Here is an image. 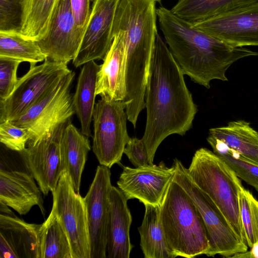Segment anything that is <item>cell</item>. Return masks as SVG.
Segmentation results:
<instances>
[{
	"label": "cell",
	"mask_w": 258,
	"mask_h": 258,
	"mask_svg": "<svg viewBox=\"0 0 258 258\" xmlns=\"http://www.w3.org/2000/svg\"><path fill=\"white\" fill-rule=\"evenodd\" d=\"M184 74L158 34L145 94L146 123L142 138L153 164L156 152L167 137L184 135L192 127L198 106L186 85Z\"/></svg>",
	"instance_id": "1"
},
{
	"label": "cell",
	"mask_w": 258,
	"mask_h": 258,
	"mask_svg": "<svg viewBox=\"0 0 258 258\" xmlns=\"http://www.w3.org/2000/svg\"><path fill=\"white\" fill-rule=\"evenodd\" d=\"M168 48L181 68L195 83L207 89L213 80L227 81L226 73L236 61L258 52L232 46L195 27L160 7L156 10Z\"/></svg>",
	"instance_id": "2"
},
{
	"label": "cell",
	"mask_w": 258,
	"mask_h": 258,
	"mask_svg": "<svg viewBox=\"0 0 258 258\" xmlns=\"http://www.w3.org/2000/svg\"><path fill=\"white\" fill-rule=\"evenodd\" d=\"M154 0H119L112 35L121 34L125 51L126 97L144 99L155 42L158 35Z\"/></svg>",
	"instance_id": "3"
},
{
	"label": "cell",
	"mask_w": 258,
	"mask_h": 258,
	"mask_svg": "<svg viewBox=\"0 0 258 258\" xmlns=\"http://www.w3.org/2000/svg\"><path fill=\"white\" fill-rule=\"evenodd\" d=\"M159 215L166 240L176 256L206 255L210 244L202 217L188 195L173 178Z\"/></svg>",
	"instance_id": "4"
},
{
	"label": "cell",
	"mask_w": 258,
	"mask_h": 258,
	"mask_svg": "<svg viewBox=\"0 0 258 258\" xmlns=\"http://www.w3.org/2000/svg\"><path fill=\"white\" fill-rule=\"evenodd\" d=\"M192 181L219 208L240 239L244 237L239 208V192L243 187L227 164L211 150H197L187 168Z\"/></svg>",
	"instance_id": "5"
},
{
	"label": "cell",
	"mask_w": 258,
	"mask_h": 258,
	"mask_svg": "<svg viewBox=\"0 0 258 258\" xmlns=\"http://www.w3.org/2000/svg\"><path fill=\"white\" fill-rule=\"evenodd\" d=\"M173 166L175 169L173 180L188 195L205 224L210 244L206 255L230 257L236 253L247 251V245L238 236L219 208L192 181L187 168L177 159L174 160Z\"/></svg>",
	"instance_id": "6"
},
{
	"label": "cell",
	"mask_w": 258,
	"mask_h": 258,
	"mask_svg": "<svg viewBox=\"0 0 258 258\" xmlns=\"http://www.w3.org/2000/svg\"><path fill=\"white\" fill-rule=\"evenodd\" d=\"M75 78L72 71L49 89L21 116L10 122L28 130L33 145L49 136L76 114L71 89Z\"/></svg>",
	"instance_id": "7"
},
{
	"label": "cell",
	"mask_w": 258,
	"mask_h": 258,
	"mask_svg": "<svg viewBox=\"0 0 258 258\" xmlns=\"http://www.w3.org/2000/svg\"><path fill=\"white\" fill-rule=\"evenodd\" d=\"M126 104L106 97L95 103L93 112V151L100 165L110 168L120 163L130 139Z\"/></svg>",
	"instance_id": "8"
},
{
	"label": "cell",
	"mask_w": 258,
	"mask_h": 258,
	"mask_svg": "<svg viewBox=\"0 0 258 258\" xmlns=\"http://www.w3.org/2000/svg\"><path fill=\"white\" fill-rule=\"evenodd\" d=\"M72 71L68 64L45 59L42 64H30L10 95L0 101V122L21 116L62 78Z\"/></svg>",
	"instance_id": "9"
},
{
	"label": "cell",
	"mask_w": 258,
	"mask_h": 258,
	"mask_svg": "<svg viewBox=\"0 0 258 258\" xmlns=\"http://www.w3.org/2000/svg\"><path fill=\"white\" fill-rule=\"evenodd\" d=\"M51 210L57 216L68 236L73 258H90L87 210L84 198L77 193L69 173L63 171L51 192Z\"/></svg>",
	"instance_id": "10"
},
{
	"label": "cell",
	"mask_w": 258,
	"mask_h": 258,
	"mask_svg": "<svg viewBox=\"0 0 258 258\" xmlns=\"http://www.w3.org/2000/svg\"><path fill=\"white\" fill-rule=\"evenodd\" d=\"M35 180L20 154L17 160L1 154L0 202L21 215L38 206L44 215L42 192Z\"/></svg>",
	"instance_id": "11"
},
{
	"label": "cell",
	"mask_w": 258,
	"mask_h": 258,
	"mask_svg": "<svg viewBox=\"0 0 258 258\" xmlns=\"http://www.w3.org/2000/svg\"><path fill=\"white\" fill-rule=\"evenodd\" d=\"M110 168L98 166L93 181L84 198L87 215L90 258H106L110 214Z\"/></svg>",
	"instance_id": "12"
},
{
	"label": "cell",
	"mask_w": 258,
	"mask_h": 258,
	"mask_svg": "<svg viewBox=\"0 0 258 258\" xmlns=\"http://www.w3.org/2000/svg\"><path fill=\"white\" fill-rule=\"evenodd\" d=\"M84 32L75 22L71 0H59L47 34L36 42L45 59L68 64L76 57Z\"/></svg>",
	"instance_id": "13"
},
{
	"label": "cell",
	"mask_w": 258,
	"mask_h": 258,
	"mask_svg": "<svg viewBox=\"0 0 258 258\" xmlns=\"http://www.w3.org/2000/svg\"><path fill=\"white\" fill-rule=\"evenodd\" d=\"M174 174V167H167L163 161L158 165L124 166L117 184L127 200L160 207Z\"/></svg>",
	"instance_id": "14"
},
{
	"label": "cell",
	"mask_w": 258,
	"mask_h": 258,
	"mask_svg": "<svg viewBox=\"0 0 258 258\" xmlns=\"http://www.w3.org/2000/svg\"><path fill=\"white\" fill-rule=\"evenodd\" d=\"M192 25L233 46H258V2Z\"/></svg>",
	"instance_id": "15"
},
{
	"label": "cell",
	"mask_w": 258,
	"mask_h": 258,
	"mask_svg": "<svg viewBox=\"0 0 258 258\" xmlns=\"http://www.w3.org/2000/svg\"><path fill=\"white\" fill-rule=\"evenodd\" d=\"M68 122L60 125L49 136L27 145L19 152L44 195L55 189L62 173L60 142Z\"/></svg>",
	"instance_id": "16"
},
{
	"label": "cell",
	"mask_w": 258,
	"mask_h": 258,
	"mask_svg": "<svg viewBox=\"0 0 258 258\" xmlns=\"http://www.w3.org/2000/svg\"><path fill=\"white\" fill-rule=\"evenodd\" d=\"M119 0H93L90 19L73 64L78 68L92 60H103L113 38L112 25Z\"/></svg>",
	"instance_id": "17"
},
{
	"label": "cell",
	"mask_w": 258,
	"mask_h": 258,
	"mask_svg": "<svg viewBox=\"0 0 258 258\" xmlns=\"http://www.w3.org/2000/svg\"><path fill=\"white\" fill-rule=\"evenodd\" d=\"M100 64L98 73L96 95L114 100L126 96L125 51L122 35L116 34L111 46Z\"/></svg>",
	"instance_id": "18"
},
{
	"label": "cell",
	"mask_w": 258,
	"mask_h": 258,
	"mask_svg": "<svg viewBox=\"0 0 258 258\" xmlns=\"http://www.w3.org/2000/svg\"><path fill=\"white\" fill-rule=\"evenodd\" d=\"M127 200L119 188L112 186L106 257H130L133 248L130 238L132 217L127 207Z\"/></svg>",
	"instance_id": "19"
},
{
	"label": "cell",
	"mask_w": 258,
	"mask_h": 258,
	"mask_svg": "<svg viewBox=\"0 0 258 258\" xmlns=\"http://www.w3.org/2000/svg\"><path fill=\"white\" fill-rule=\"evenodd\" d=\"M209 137L216 140L222 148L258 165V132L244 120H236L227 125L211 128Z\"/></svg>",
	"instance_id": "20"
},
{
	"label": "cell",
	"mask_w": 258,
	"mask_h": 258,
	"mask_svg": "<svg viewBox=\"0 0 258 258\" xmlns=\"http://www.w3.org/2000/svg\"><path fill=\"white\" fill-rule=\"evenodd\" d=\"M14 215H0V236L15 252L17 258H41L40 227Z\"/></svg>",
	"instance_id": "21"
},
{
	"label": "cell",
	"mask_w": 258,
	"mask_h": 258,
	"mask_svg": "<svg viewBox=\"0 0 258 258\" xmlns=\"http://www.w3.org/2000/svg\"><path fill=\"white\" fill-rule=\"evenodd\" d=\"M91 150L89 138L70 120L66 125L60 142L61 170L71 177L75 191L80 194L82 172Z\"/></svg>",
	"instance_id": "22"
},
{
	"label": "cell",
	"mask_w": 258,
	"mask_h": 258,
	"mask_svg": "<svg viewBox=\"0 0 258 258\" xmlns=\"http://www.w3.org/2000/svg\"><path fill=\"white\" fill-rule=\"evenodd\" d=\"M100 64L95 60L84 64L78 78L73 96L75 113L79 120L81 132L88 138L93 137L91 130L95 105L96 84Z\"/></svg>",
	"instance_id": "23"
},
{
	"label": "cell",
	"mask_w": 258,
	"mask_h": 258,
	"mask_svg": "<svg viewBox=\"0 0 258 258\" xmlns=\"http://www.w3.org/2000/svg\"><path fill=\"white\" fill-rule=\"evenodd\" d=\"M256 2L258 0H178L170 10L192 24Z\"/></svg>",
	"instance_id": "24"
},
{
	"label": "cell",
	"mask_w": 258,
	"mask_h": 258,
	"mask_svg": "<svg viewBox=\"0 0 258 258\" xmlns=\"http://www.w3.org/2000/svg\"><path fill=\"white\" fill-rule=\"evenodd\" d=\"M145 212L141 225L138 228L140 246L145 258L176 257L166 240L160 219V207L144 205Z\"/></svg>",
	"instance_id": "25"
},
{
	"label": "cell",
	"mask_w": 258,
	"mask_h": 258,
	"mask_svg": "<svg viewBox=\"0 0 258 258\" xmlns=\"http://www.w3.org/2000/svg\"><path fill=\"white\" fill-rule=\"evenodd\" d=\"M59 0H22L20 32L26 39L37 41L48 33Z\"/></svg>",
	"instance_id": "26"
},
{
	"label": "cell",
	"mask_w": 258,
	"mask_h": 258,
	"mask_svg": "<svg viewBox=\"0 0 258 258\" xmlns=\"http://www.w3.org/2000/svg\"><path fill=\"white\" fill-rule=\"evenodd\" d=\"M40 242L41 258H73L67 233L52 210L41 224Z\"/></svg>",
	"instance_id": "27"
},
{
	"label": "cell",
	"mask_w": 258,
	"mask_h": 258,
	"mask_svg": "<svg viewBox=\"0 0 258 258\" xmlns=\"http://www.w3.org/2000/svg\"><path fill=\"white\" fill-rule=\"evenodd\" d=\"M0 56L13 58L35 65L46 58L36 41L26 39L17 30H0Z\"/></svg>",
	"instance_id": "28"
},
{
	"label": "cell",
	"mask_w": 258,
	"mask_h": 258,
	"mask_svg": "<svg viewBox=\"0 0 258 258\" xmlns=\"http://www.w3.org/2000/svg\"><path fill=\"white\" fill-rule=\"evenodd\" d=\"M239 208L244 242L251 247L258 242V201L243 186L239 192Z\"/></svg>",
	"instance_id": "29"
},
{
	"label": "cell",
	"mask_w": 258,
	"mask_h": 258,
	"mask_svg": "<svg viewBox=\"0 0 258 258\" xmlns=\"http://www.w3.org/2000/svg\"><path fill=\"white\" fill-rule=\"evenodd\" d=\"M214 153L227 164L238 178L253 187L258 192V165L227 149Z\"/></svg>",
	"instance_id": "30"
},
{
	"label": "cell",
	"mask_w": 258,
	"mask_h": 258,
	"mask_svg": "<svg viewBox=\"0 0 258 258\" xmlns=\"http://www.w3.org/2000/svg\"><path fill=\"white\" fill-rule=\"evenodd\" d=\"M29 139L27 128L9 121L0 122V142L8 149L21 152L26 148Z\"/></svg>",
	"instance_id": "31"
},
{
	"label": "cell",
	"mask_w": 258,
	"mask_h": 258,
	"mask_svg": "<svg viewBox=\"0 0 258 258\" xmlns=\"http://www.w3.org/2000/svg\"><path fill=\"white\" fill-rule=\"evenodd\" d=\"M22 60L0 56V101L6 99L13 91L19 78L17 72Z\"/></svg>",
	"instance_id": "32"
},
{
	"label": "cell",
	"mask_w": 258,
	"mask_h": 258,
	"mask_svg": "<svg viewBox=\"0 0 258 258\" xmlns=\"http://www.w3.org/2000/svg\"><path fill=\"white\" fill-rule=\"evenodd\" d=\"M22 0H0V30L20 31Z\"/></svg>",
	"instance_id": "33"
},
{
	"label": "cell",
	"mask_w": 258,
	"mask_h": 258,
	"mask_svg": "<svg viewBox=\"0 0 258 258\" xmlns=\"http://www.w3.org/2000/svg\"><path fill=\"white\" fill-rule=\"evenodd\" d=\"M123 154L135 167L153 165L150 162L147 149L142 139L130 137L124 148Z\"/></svg>",
	"instance_id": "34"
},
{
	"label": "cell",
	"mask_w": 258,
	"mask_h": 258,
	"mask_svg": "<svg viewBox=\"0 0 258 258\" xmlns=\"http://www.w3.org/2000/svg\"><path fill=\"white\" fill-rule=\"evenodd\" d=\"M93 0H71V5L77 26L85 30L88 23L91 12V3Z\"/></svg>",
	"instance_id": "35"
},
{
	"label": "cell",
	"mask_w": 258,
	"mask_h": 258,
	"mask_svg": "<svg viewBox=\"0 0 258 258\" xmlns=\"http://www.w3.org/2000/svg\"><path fill=\"white\" fill-rule=\"evenodd\" d=\"M0 258H17V256L6 240L0 236Z\"/></svg>",
	"instance_id": "36"
},
{
	"label": "cell",
	"mask_w": 258,
	"mask_h": 258,
	"mask_svg": "<svg viewBox=\"0 0 258 258\" xmlns=\"http://www.w3.org/2000/svg\"><path fill=\"white\" fill-rule=\"evenodd\" d=\"M251 248L249 251L251 258H258V242L254 243Z\"/></svg>",
	"instance_id": "37"
},
{
	"label": "cell",
	"mask_w": 258,
	"mask_h": 258,
	"mask_svg": "<svg viewBox=\"0 0 258 258\" xmlns=\"http://www.w3.org/2000/svg\"><path fill=\"white\" fill-rule=\"evenodd\" d=\"M154 1H155L156 2H160L161 0H154Z\"/></svg>",
	"instance_id": "38"
}]
</instances>
